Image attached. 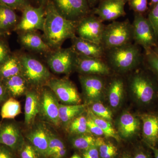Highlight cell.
Here are the masks:
<instances>
[{"label": "cell", "instance_id": "9f6ffc18", "mask_svg": "<svg viewBox=\"0 0 158 158\" xmlns=\"http://www.w3.org/2000/svg\"><path fill=\"white\" fill-rule=\"evenodd\" d=\"M157 42H158V37H157Z\"/></svg>", "mask_w": 158, "mask_h": 158}, {"label": "cell", "instance_id": "ac0fdd59", "mask_svg": "<svg viewBox=\"0 0 158 158\" xmlns=\"http://www.w3.org/2000/svg\"><path fill=\"white\" fill-rule=\"evenodd\" d=\"M140 118L130 112L122 113L117 121V132L120 138L129 139L136 136L141 127Z\"/></svg>", "mask_w": 158, "mask_h": 158}, {"label": "cell", "instance_id": "ffe728a7", "mask_svg": "<svg viewBox=\"0 0 158 158\" xmlns=\"http://www.w3.org/2000/svg\"><path fill=\"white\" fill-rule=\"evenodd\" d=\"M19 40L21 45L29 50L48 54L52 51L36 31L22 32L19 35Z\"/></svg>", "mask_w": 158, "mask_h": 158}, {"label": "cell", "instance_id": "4dcf8cb0", "mask_svg": "<svg viewBox=\"0 0 158 158\" xmlns=\"http://www.w3.org/2000/svg\"><path fill=\"white\" fill-rule=\"evenodd\" d=\"M71 143L74 148L84 151L96 144V138L88 134L77 135L71 140Z\"/></svg>", "mask_w": 158, "mask_h": 158}, {"label": "cell", "instance_id": "f1b7e54d", "mask_svg": "<svg viewBox=\"0 0 158 158\" xmlns=\"http://www.w3.org/2000/svg\"><path fill=\"white\" fill-rule=\"evenodd\" d=\"M88 115L101 129L104 134L105 137L113 138L118 142L120 141V137L118 136L117 131L113 127L111 122L95 116L90 110L88 111Z\"/></svg>", "mask_w": 158, "mask_h": 158}, {"label": "cell", "instance_id": "ab89813d", "mask_svg": "<svg viewBox=\"0 0 158 158\" xmlns=\"http://www.w3.org/2000/svg\"><path fill=\"white\" fill-rule=\"evenodd\" d=\"M11 54L7 44L0 38V69Z\"/></svg>", "mask_w": 158, "mask_h": 158}, {"label": "cell", "instance_id": "7bdbcfd3", "mask_svg": "<svg viewBox=\"0 0 158 158\" xmlns=\"http://www.w3.org/2000/svg\"><path fill=\"white\" fill-rule=\"evenodd\" d=\"M0 158H16L15 152L9 148L0 144Z\"/></svg>", "mask_w": 158, "mask_h": 158}, {"label": "cell", "instance_id": "e0dca14e", "mask_svg": "<svg viewBox=\"0 0 158 158\" xmlns=\"http://www.w3.org/2000/svg\"><path fill=\"white\" fill-rule=\"evenodd\" d=\"M23 138L19 128L13 123L0 125V144L18 151L24 144Z\"/></svg>", "mask_w": 158, "mask_h": 158}, {"label": "cell", "instance_id": "6f0895ef", "mask_svg": "<svg viewBox=\"0 0 158 158\" xmlns=\"http://www.w3.org/2000/svg\"></svg>", "mask_w": 158, "mask_h": 158}, {"label": "cell", "instance_id": "816d5d0a", "mask_svg": "<svg viewBox=\"0 0 158 158\" xmlns=\"http://www.w3.org/2000/svg\"><path fill=\"white\" fill-rule=\"evenodd\" d=\"M37 2L39 3L40 5H45L48 0H34Z\"/></svg>", "mask_w": 158, "mask_h": 158}, {"label": "cell", "instance_id": "7a4b0ae2", "mask_svg": "<svg viewBox=\"0 0 158 158\" xmlns=\"http://www.w3.org/2000/svg\"><path fill=\"white\" fill-rule=\"evenodd\" d=\"M105 58L111 70L120 74L135 69L143 60L138 45L131 43L106 50Z\"/></svg>", "mask_w": 158, "mask_h": 158}, {"label": "cell", "instance_id": "74e56055", "mask_svg": "<svg viewBox=\"0 0 158 158\" xmlns=\"http://www.w3.org/2000/svg\"><path fill=\"white\" fill-rule=\"evenodd\" d=\"M20 158H38L39 154L31 144L24 143L19 151Z\"/></svg>", "mask_w": 158, "mask_h": 158}, {"label": "cell", "instance_id": "d4e9b609", "mask_svg": "<svg viewBox=\"0 0 158 158\" xmlns=\"http://www.w3.org/2000/svg\"><path fill=\"white\" fill-rule=\"evenodd\" d=\"M19 56L10 55L0 69V81H4L14 76L21 74Z\"/></svg>", "mask_w": 158, "mask_h": 158}, {"label": "cell", "instance_id": "bcb514c9", "mask_svg": "<svg viewBox=\"0 0 158 158\" xmlns=\"http://www.w3.org/2000/svg\"><path fill=\"white\" fill-rule=\"evenodd\" d=\"M67 149L66 147L61 148L56 152L50 157V158H64L66 156Z\"/></svg>", "mask_w": 158, "mask_h": 158}, {"label": "cell", "instance_id": "277c9868", "mask_svg": "<svg viewBox=\"0 0 158 158\" xmlns=\"http://www.w3.org/2000/svg\"><path fill=\"white\" fill-rule=\"evenodd\" d=\"M21 65V74L28 85L32 87H43L52 78L48 69L39 60L28 54L19 56Z\"/></svg>", "mask_w": 158, "mask_h": 158}, {"label": "cell", "instance_id": "5bb4252c", "mask_svg": "<svg viewBox=\"0 0 158 158\" xmlns=\"http://www.w3.org/2000/svg\"><path fill=\"white\" fill-rule=\"evenodd\" d=\"M75 69L81 75L106 76L111 69L104 59L84 56L77 54Z\"/></svg>", "mask_w": 158, "mask_h": 158}, {"label": "cell", "instance_id": "9c48e42d", "mask_svg": "<svg viewBox=\"0 0 158 158\" xmlns=\"http://www.w3.org/2000/svg\"><path fill=\"white\" fill-rule=\"evenodd\" d=\"M45 5H40L37 7L29 5L26 7L23 10L21 18L14 31L21 32L43 31L45 18Z\"/></svg>", "mask_w": 158, "mask_h": 158}, {"label": "cell", "instance_id": "d6986e66", "mask_svg": "<svg viewBox=\"0 0 158 158\" xmlns=\"http://www.w3.org/2000/svg\"><path fill=\"white\" fill-rule=\"evenodd\" d=\"M71 48L77 55L104 59L106 49L98 44L75 36L71 39Z\"/></svg>", "mask_w": 158, "mask_h": 158}, {"label": "cell", "instance_id": "8fae6325", "mask_svg": "<svg viewBox=\"0 0 158 158\" xmlns=\"http://www.w3.org/2000/svg\"><path fill=\"white\" fill-rule=\"evenodd\" d=\"M63 17L78 21L89 15L90 7L87 0H51Z\"/></svg>", "mask_w": 158, "mask_h": 158}, {"label": "cell", "instance_id": "f5cc1de1", "mask_svg": "<svg viewBox=\"0 0 158 158\" xmlns=\"http://www.w3.org/2000/svg\"><path fill=\"white\" fill-rule=\"evenodd\" d=\"M69 158H82V157L81 156H79V155L77 154H75L73 155Z\"/></svg>", "mask_w": 158, "mask_h": 158}, {"label": "cell", "instance_id": "484cf974", "mask_svg": "<svg viewBox=\"0 0 158 158\" xmlns=\"http://www.w3.org/2000/svg\"><path fill=\"white\" fill-rule=\"evenodd\" d=\"M85 109L84 105L59 104V118L60 123L68 125L74 118L81 115Z\"/></svg>", "mask_w": 158, "mask_h": 158}, {"label": "cell", "instance_id": "83f0119b", "mask_svg": "<svg viewBox=\"0 0 158 158\" xmlns=\"http://www.w3.org/2000/svg\"><path fill=\"white\" fill-rule=\"evenodd\" d=\"M95 144L98 149L100 158H115L118 155L117 147L103 137L96 138Z\"/></svg>", "mask_w": 158, "mask_h": 158}, {"label": "cell", "instance_id": "3957f363", "mask_svg": "<svg viewBox=\"0 0 158 158\" xmlns=\"http://www.w3.org/2000/svg\"><path fill=\"white\" fill-rule=\"evenodd\" d=\"M130 92L140 106H152L158 101V83L152 74L141 71L129 79Z\"/></svg>", "mask_w": 158, "mask_h": 158}, {"label": "cell", "instance_id": "603a6c76", "mask_svg": "<svg viewBox=\"0 0 158 158\" xmlns=\"http://www.w3.org/2000/svg\"><path fill=\"white\" fill-rule=\"evenodd\" d=\"M24 109L25 123L30 125L34 123L40 112V96L35 90L26 92Z\"/></svg>", "mask_w": 158, "mask_h": 158}, {"label": "cell", "instance_id": "9a60e30c", "mask_svg": "<svg viewBox=\"0 0 158 158\" xmlns=\"http://www.w3.org/2000/svg\"><path fill=\"white\" fill-rule=\"evenodd\" d=\"M127 0H102L94 9L93 14L103 21H114L126 15L125 6Z\"/></svg>", "mask_w": 158, "mask_h": 158}, {"label": "cell", "instance_id": "b9f144b4", "mask_svg": "<svg viewBox=\"0 0 158 158\" xmlns=\"http://www.w3.org/2000/svg\"><path fill=\"white\" fill-rule=\"evenodd\" d=\"M82 158H100L99 153L96 144L83 151Z\"/></svg>", "mask_w": 158, "mask_h": 158}, {"label": "cell", "instance_id": "1f68e13d", "mask_svg": "<svg viewBox=\"0 0 158 158\" xmlns=\"http://www.w3.org/2000/svg\"><path fill=\"white\" fill-rule=\"evenodd\" d=\"M68 126L69 132L75 135L89 133L87 126V117L82 114L72 120Z\"/></svg>", "mask_w": 158, "mask_h": 158}, {"label": "cell", "instance_id": "e575fe53", "mask_svg": "<svg viewBox=\"0 0 158 158\" xmlns=\"http://www.w3.org/2000/svg\"><path fill=\"white\" fill-rule=\"evenodd\" d=\"M48 149L46 157H50L57 151L65 147L63 141L52 133H48Z\"/></svg>", "mask_w": 158, "mask_h": 158}, {"label": "cell", "instance_id": "ba28073f", "mask_svg": "<svg viewBox=\"0 0 158 158\" xmlns=\"http://www.w3.org/2000/svg\"><path fill=\"white\" fill-rule=\"evenodd\" d=\"M45 86L48 87L57 98L63 103L66 105L81 104V98L77 89L69 79L52 77Z\"/></svg>", "mask_w": 158, "mask_h": 158}, {"label": "cell", "instance_id": "60d3db41", "mask_svg": "<svg viewBox=\"0 0 158 158\" xmlns=\"http://www.w3.org/2000/svg\"><path fill=\"white\" fill-rule=\"evenodd\" d=\"M87 126L89 133L98 137L105 136L103 132L98 126L92 120L90 116H87Z\"/></svg>", "mask_w": 158, "mask_h": 158}, {"label": "cell", "instance_id": "f6af8a7d", "mask_svg": "<svg viewBox=\"0 0 158 158\" xmlns=\"http://www.w3.org/2000/svg\"><path fill=\"white\" fill-rule=\"evenodd\" d=\"M9 94L2 81H0V103L5 101L8 98Z\"/></svg>", "mask_w": 158, "mask_h": 158}, {"label": "cell", "instance_id": "f35d334b", "mask_svg": "<svg viewBox=\"0 0 158 158\" xmlns=\"http://www.w3.org/2000/svg\"><path fill=\"white\" fill-rule=\"evenodd\" d=\"M151 9L148 19L152 26L157 39L158 36V3Z\"/></svg>", "mask_w": 158, "mask_h": 158}, {"label": "cell", "instance_id": "30bf717a", "mask_svg": "<svg viewBox=\"0 0 158 158\" xmlns=\"http://www.w3.org/2000/svg\"><path fill=\"white\" fill-rule=\"evenodd\" d=\"M105 27L99 18L94 14L88 15L78 21L76 34L83 39L102 44Z\"/></svg>", "mask_w": 158, "mask_h": 158}, {"label": "cell", "instance_id": "d6a6232c", "mask_svg": "<svg viewBox=\"0 0 158 158\" xmlns=\"http://www.w3.org/2000/svg\"><path fill=\"white\" fill-rule=\"evenodd\" d=\"M144 59L150 72L158 83V55L152 49L145 51Z\"/></svg>", "mask_w": 158, "mask_h": 158}, {"label": "cell", "instance_id": "7dc6e473", "mask_svg": "<svg viewBox=\"0 0 158 158\" xmlns=\"http://www.w3.org/2000/svg\"><path fill=\"white\" fill-rule=\"evenodd\" d=\"M146 146H147V145H146ZM147 146L152 151L153 153L154 158H158V148L155 147Z\"/></svg>", "mask_w": 158, "mask_h": 158}, {"label": "cell", "instance_id": "4fadbf2b", "mask_svg": "<svg viewBox=\"0 0 158 158\" xmlns=\"http://www.w3.org/2000/svg\"><path fill=\"white\" fill-rule=\"evenodd\" d=\"M42 89L40 96V112L44 118L56 126L60 124L59 104L58 99L47 86Z\"/></svg>", "mask_w": 158, "mask_h": 158}, {"label": "cell", "instance_id": "681fc988", "mask_svg": "<svg viewBox=\"0 0 158 158\" xmlns=\"http://www.w3.org/2000/svg\"><path fill=\"white\" fill-rule=\"evenodd\" d=\"M158 3V0H151L150 2L149 3V6L151 9Z\"/></svg>", "mask_w": 158, "mask_h": 158}, {"label": "cell", "instance_id": "db71d44e", "mask_svg": "<svg viewBox=\"0 0 158 158\" xmlns=\"http://www.w3.org/2000/svg\"><path fill=\"white\" fill-rule=\"evenodd\" d=\"M153 51L156 53L157 55H158V46H157L155 47L154 48L152 49Z\"/></svg>", "mask_w": 158, "mask_h": 158}, {"label": "cell", "instance_id": "836d02e7", "mask_svg": "<svg viewBox=\"0 0 158 158\" xmlns=\"http://www.w3.org/2000/svg\"><path fill=\"white\" fill-rule=\"evenodd\" d=\"M90 110L95 116L110 122L113 120V114L111 110L100 102L91 104Z\"/></svg>", "mask_w": 158, "mask_h": 158}, {"label": "cell", "instance_id": "680465c9", "mask_svg": "<svg viewBox=\"0 0 158 158\" xmlns=\"http://www.w3.org/2000/svg\"><path fill=\"white\" fill-rule=\"evenodd\" d=\"M127 2H128V0H127Z\"/></svg>", "mask_w": 158, "mask_h": 158}, {"label": "cell", "instance_id": "2e32d148", "mask_svg": "<svg viewBox=\"0 0 158 158\" xmlns=\"http://www.w3.org/2000/svg\"><path fill=\"white\" fill-rule=\"evenodd\" d=\"M143 141L147 146L155 147L158 144V113L148 112L140 115Z\"/></svg>", "mask_w": 158, "mask_h": 158}, {"label": "cell", "instance_id": "8992f818", "mask_svg": "<svg viewBox=\"0 0 158 158\" xmlns=\"http://www.w3.org/2000/svg\"><path fill=\"white\" fill-rule=\"evenodd\" d=\"M132 26L133 40L137 45L141 46L145 51L158 46L157 40L148 19L143 15L135 13Z\"/></svg>", "mask_w": 158, "mask_h": 158}, {"label": "cell", "instance_id": "5b68a950", "mask_svg": "<svg viewBox=\"0 0 158 158\" xmlns=\"http://www.w3.org/2000/svg\"><path fill=\"white\" fill-rule=\"evenodd\" d=\"M132 40V26L129 20L114 21L105 25L102 44L106 50L131 43Z\"/></svg>", "mask_w": 158, "mask_h": 158}, {"label": "cell", "instance_id": "11a10c76", "mask_svg": "<svg viewBox=\"0 0 158 158\" xmlns=\"http://www.w3.org/2000/svg\"><path fill=\"white\" fill-rule=\"evenodd\" d=\"M5 33L2 31V29L0 28V38H1V37L3 36V35H5Z\"/></svg>", "mask_w": 158, "mask_h": 158}, {"label": "cell", "instance_id": "7402d4cb", "mask_svg": "<svg viewBox=\"0 0 158 158\" xmlns=\"http://www.w3.org/2000/svg\"><path fill=\"white\" fill-rule=\"evenodd\" d=\"M48 132L42 125H37L30 131L27 138L40 156L46 157L48 149Z\"/></svg>", "mask_w": 158, "mask_h": 158}, {"label": "cell", "instance_id": "6da1fadb", "mask_svg": "<svg viewBox=\"0 0 158 158\" xmlns=\"http://www.w3.org/2000/svg\"><path fill=\"white\" fill-rule=\"evenodd\" d=\"M43 39L52 50L61 48L65 40L76 36L78 21L63 17L51 1L45 5Z\"/></svg>", "mask_w": 158, "mask_h": 158}, {"label": "cell", "instance_id": "7c38bea8", "mask_svg": "<svg viewBox=\"0 0 158 158\" xmlns=\"http://www.w3.org/2000/svg\"><path fill=\"white\" fill-rule=\"evenodd\" d=\"M79 80L83 95L90 104L100 102L106 92V85L102 76L81 75Z\"/></svg>", "mask_w": 158, "mask_h": 158}, {"label": "cell", "instance_id": "4316f807", "mask_svg": "<svg viewBox=\"0 0 158 158\" xmlns=\"http://www.w3.org/2000/svg\"><path fill=\"white\" fill-rule=\"evenodd\" d=\"M18 23V17L13 9L0 4V28L6 34L14 30Z\"/></svg>", "mask_w": 158, "mask_h": 158}, {"label": "cell", "instance_id": "44dd1931", "mask_svg": "<svg viewBox=\"0 0 158 158\" xmlns=\"http://www.w3.org/2000/svg\"><path fill=\"white\" fill-rule=\"evenodd\" d=\"M125 90L124 81L119 77H115L111 79L106 87L108 102L113 110H117L121 106L124 98Z\"/></svg>", "mask_w": 158, "mask_h": 158}, {"label": "cell", "instance_id": "f907efd6", "mask_svg": "<svg viewBox=\"0 0 158 158\" xmlns=\"http://www.w3.org/2000/svg\"><path fill=\"white\" fill-rule=\"evenodd\" d=\"M120 158H132L131 156L129 154L127 153H124L123 154Z\"/></svg>", "mask_w": 158, "mask_h": 158}, {"label": "cell", "instance_id": "ee69618b", "mask_svg": "<svg viewBox=\"0 0 158 158\" xmlns=\"http://www.w3.org/2000/svg\"><path fill=\"white\" fill-rule=\"evenodd\" d=\"M132 158H154L151 153L148 150L143 147H140L136 150Z\"/></svg>", "mask_w": 158, "mask_h": 158}, {"label": "cell", "instance_id": "c3c4849f", "mask_svg": "<svg viewBox=\"0 0 158 158\" xmlns=\"http://www.w3.org/2000/svg\"><path fill=\"white\" fill-rule=\"evenodd\" d=\"M99 1L100 0H87L90 8L94 7Z\"/></svg>", "mask_w": 158, "mask_h": 158}, {"label": "cell", "instance_id": "d590c367", "mask_svg": "<svg viewBox=\"0 0 158 158\" xmlns=\"http://www.w3.org/2000/svg\"><path fill=\"white\" fill-rule=\"evenodd\" d=\"M0 4L13 10L22 11L27 6L31 5L29 0H0Z\"/></svg>", "mask_w": 158, "mask_h": 158}, {"label": "cell", "instance_id": "cb8c5ba5", "mask_svg": "<svg viewBox=\"0 0 158 158\" xmlns=\"http://www.w3.org/2000/svg\"><path fill=\"white\" fill-rule=\"evenodd\" d=\"M2 81L9 95L12 97L21 96L27 91L28 85L22 74L14 76Z\"/></svg>", "mask_w": 158, "mask_h": 158}, {"label": "cell", "instance_id": "f546056e", "mask_svg": "<svg viewBox=\"0 0 158 158\" xmlns=\"http://www.w3.org/2000/svg\"><path fill=\"white\" fill-rule=\"evenodd\" d=\"M21 113L20 103L13 97L6 100L1 109V115L3 119H13Z\"/></svg>", "mask_w": 158, "mask_h": 158}, {"label": "cell", "instance_id": "8d00e7d4", "mask_svg": "<svg viewBox=\"0 0 158 158\" xmlns=\"http://www.w3.org/2000/svg\"><path fill=\"white\" fill-rule=\"evenodd\" d=\"M127 2L135 13L143 14L148 9V0H128Z\"/></svg>", "mask_w": 158, "mask_h": 158}, {"label": "cell", "instance_id": "52a82bcc", "mask_svg": "<svg viewBox=\"0 0 158 158\" xmlns=\"http://www.w3.org/2000/svg\"><path fill=\"white\" fill-rule=\"evenodd\" d=\"M77 59V54L71 48H61L48 53L47 62L54 73L69 74L75 69Z\"/></svg>", "mask_w": 158, "mask_h": 158}]
</instances>
